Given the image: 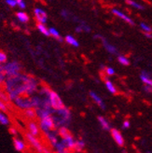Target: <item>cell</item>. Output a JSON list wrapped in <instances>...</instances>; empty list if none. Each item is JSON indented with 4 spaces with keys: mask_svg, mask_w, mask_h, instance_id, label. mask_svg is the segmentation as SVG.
<instances>
[{
    "mask_svg": "<svg viewBox=\"0 0 152 153\" xmlns=\"http://www.w3.org/2000/svg\"><path fill=\"white\" fill-rule=\"evenodd\" d=\"M90 96L94 101V103L99 106V108H101L102 109H105V105L103 101V99L96 93H94V91H90Z\"/></svg>",
    "mask_w": 152,
    "mask_h": 153,
    "instance_id": "cell-8",
    "label": "cell"
},
{
    "mask_svg": "<svg viewBox=\"0 0 152 153\" xmlns=\"http://www.w3.org/2000/svg\"><path fill=\"white\" fill-rule=\"evenodd\" d=\"M139 27L141 28L142 31H144V33H152V28L148 25L145 24V22H140Z\"/></svg>",
    "mask_w": 152,
    "mask_h": 153,
    "instance_id": "cell-24",
    "label": "cell"
},
{
    "mask_svg": "<svg viewBox=\"0 0 152 153\" xmlns=\"http://www.w3.org/2000/svg\"><path fill=\"white\" fill-rule=\"evenodd\" d=\"M47 136H48L49 141L50 142V144L52 145V146H53V147H56V146H57V144H58V139H57L56 135H55V134H53L47 133Z\"/></svg>",
    "mask_w": 152,
    "mask_h": 153,
    "instance_id": "cell-21",
    "label": "cell"
},
{
    "mask_svg": "<svg viewBox=\"0 0 152 153\" xmlns=\"http://www.w3.org/2000/svg\"><path fill=\"white\" fill-rule=\"evenodd\" d=\"M105 84L106 89H108V91H109L110 94H116L118 93L117 88H116L115 85H114V83H113L112 81H110V80H108V79H106L105 82Z\"/></svg>",
    "mask_w": 152,
    "mask_h": 153,
    "instance_id": "cell-15",
    "label": "cell"
},
{
    "mask_svg": "<svg viewBox=\"0 0 152 153\" xmlns=\"http://www.w3.org/2000/svg\"><path fill=\"white\" fill-rule=\"evenodd\" d=\"M131 126V123H130V121L129 120H124L123 121V123H122V128L123 129H128V128H130Z\"/></svg>",
    "mask_w": 152,
    "mask_h": 153,
    "instance_id": "cell-31",
    "label": "cell"
},
{
    "mask_svg": "<svg viewBox=\"0 0 152 153\" xmlns=\"http://www.w3.org/2000/svg\"><path fill=\"white\" fill-rule=\"evenodd\" d=\"M140 79L142 80V82L145 84V85H148L152 88V79H150L148 73L142 72L140 75Z\"/></svg>",
    "mask_w": 152,
    "mask_h": 153,
    "instance_id": "cell-11",
    "label": "cell"
},
{
    "mask_svg": "<svg viewBox=\"0 0 152 153\" xmlns=\"http://www.w3.org/2000/svg\"><path fill=\"white\" fill-rule=\"evenodd\" d=\"M110 132H111V135L113 137L114 141L116 142V144L118 145V146L123 147L124 146V138H123L122 134H121V133L119 131L118 129H115V128L111 129Z\"/></svg>",
    "mask_w": 152,
    "mask_h": 153,
    "instance_id": "cell-7",
    "label": "cell"
},
{
    "mask_svg": "<svg viewBox=\"0 0 152 153\" xmlns=\"http://www.w3.org/2000/svg\"><path fill=\"white\" fill-rule=\"evenodd\" d=\"M7 110V105L4 104L3 100H1V99H0V111L6 112Z\"/></svg>",
    "mask_w": 152,
    "mask_h": 153,
    "instance_id": "cell-28",
    "label": "cell"
},
{
    "mask_svg": "<svg viewBox=\"0 0 152 153\" xmlns=\"http://www.w3.org/2000/svg\"><path fill=\"white\" fill-rule=\"evenodd\" d=\"M144 35L148 38H152V33H144Z\"/></svg>",
    "mask_w": 152,
    "mask_h": 153,
    "instance_id": "cell-34",
    "label": "cell"
},
{
    "mask_svg": "<svg viewBox=\"0 0 152 153\" xmlns=\"http://www.w3.org/2000/svg\"><path fill=\"white\" fill-rule=\"evenodd\" d=\"M25 137H26L27 141L30 143V145H31L34 149H36L39 153L43 152L44 147H43L42 143L40 142V140L37 138V136H35L32 134L27 133V134H25Z\"/></svg>",
    "mask_w": 152,
    "mask_h": 153,
    "instance_id": "cell-3",
    "label": "cell"
},
{
    "mask_svg": "<svg viewBox=\"0 0 152 153\" xmlns=\"http://www.w3.org/2000/svg\"><path fill=\"white\" fill-rule=\"evenodd\" d=\"M55 128V120L53 119L50 114L47 116L42 117L40 120V129L45 133H49L52 131Z\"/></svg>",
    "mask_w": 152,
    "mask_h": 153,
    "instance_id": "cell-2",
    "label": "cell"
},
{
    "mask_svg": "<svg viewBox=\"0 0 152 153\" xmlns=\"http://www.w3.org/2000/svg\"><path fill=\"white\" fill-rule=\"evenodd\" d=\"M10 134H13V135H16V134H17L16 129H14V128H10Z\"/></svg>",
    "mask_w": 152,
    "mask_h": 153,
    "instance_id": "cell-33",
    "label": "cell"
},
{
    "mask_svg": "<svg viewBox=\"0 0 152 153\" xmlns=\"http://www.w3.org/2000/svg\"><path fill=\"white\" fill-rule=\"evenodd\" d=\"M16 17L18 18V20L22 22V24H26V22H29V16L24 11H19L16 13Z\"/></svg>",
    "mask_w": 152,
    "mask_h": 153,
    "instance_id": "cell-17",
    "label": "cell"
},
{
    "mask_svg": "<svg viewBox=\"0 0 152 153\" xmlns=\"http://www.w3.org/2000/svg\"><path fill=\"white\" fill-rule=\"evenodd\" d=\"M137 153H140V152H137Z\"/></svg>",
    "mask_w": 152,
    "mask_h": 153,
    "instance_id": "cell-36",
    "label": "cell"
},
{
    "mask_svg": "<svg viewBox=\"0 0 152 153\" xmlns=\"http://www.w3.org/2000/svg\"><path fill=\"white\" fill-rule=\"evenodd\" d=\"M75 153H85L83 150H80V151H75Z\"/></svg>",
    "mask_w": 152,
    "mask_h": 153,
    "instance_id": "cell-35",
    "label": "cell"
},
{
    "mask_svg": "<svg viewBox=\"0 0 152 153\" xmlns=\"http://www.w3.org/2000/svg\"><path fill=\"white\" fill-rule=\"evenodd\" d=\"M49 31H50V36L54 37L55 39H57V40H59V41H61V42L63 41V38L61 37L60 33H59V31H58L57 29L53 28V27H50V28H49Z\"/></svg>",
    "mask_w": 152,
    "mask_h": 153,
    "instance_id": "cell-18",
    "label": "cell"
},
{
    "mask_svg": "<svg viewBox=\"0 0 152 153\" xmlns=\"http://www.w3.org/2000/svg\"><path fill=\"white\" fill-rule=\"evenodd\" d=\"M98 119V121H99V123H100V125H101V127L104 129V130H105V131H110V124H109V122H108V120H106L105 117H103V116H99L97 118Z\"/></svg>",
    "mask_w": 152,
    "mask_h": 153,
    "instance_id": "cell-12",
    "label": "cell"
},
{
    "mask_svg": "<svg viewBox=\"0 0 152 153\" xmlns=\"http://www.w3.org/2000/svg\"><path fill=\"white\" fill-rule=\"evenodd\" d=\"M111 12H112L114 15H115L116 17H118L119 19H120V20L124 21L125 22H127L128 25H134V22H133V20L130 16H128V15H126L124 12L120 11V10H118V9H112Z\"/></svg>",
    "mask_w": 152,
    "mask_h": 153,
    "instance_id": "cell-5",
    "label": "cell"
},
{
    "mask_svg": "<svg viewBox=\"0 0 152 153\" xmlns=\"http://www.w3.org/2000/svg\"><path fill=\"white\" fill-rule=\"evenodd\" d=\"M126 3L129 5V6H131L133 7H134V9H137V10H144L145 7H144L143 5L139 4L138 2H136V1H133V0H126Z\"/></svg>",
    "mask_w": 152,
    "mask_h": 153,
    "instance_id": "cell-20",
    "label": "cell"
},
{
    "mask_svg": "<svg viewBox=\"0 0 152 153\" xmlns=\"http://www.w3.org/2000/svg\"><path fill=\"white\" fill-rule=\"evenodd\" d=\"M16 2H17V5L20 7V9H25L26 5L24 0H16Z\"/></svg>",
    "mask_w": 152,
    "mask_h": 153,
    "instance_id": "cell-29",
    "label": "cell"
},
{
    "mask_svg": "<svg viewBox=\"0 0 152 153\" xmlns=\"http://www.w3.org/2000/svg\"><path fill=\"white\" fill-rule=\"evenodd\" d=\"M6 2H7V5H9L10 7H15L16 6H18L16 0H6Z\"/></svg>",
    "mask_w": 152,
    "mask_h": 153,
    "instance_id": "cell-27",
    "label": "cell"
},
{
    "mask_svg": "<svg viewBox=\"0 0 152 153\" xmlns=\"http://www.w3.org/2000/svg\"><path fill=\"white\" fill-rule=\"evenodd\" d=\"M94 37H99V38H101V41H102V44L104 46V48H105V50L108 51V53H110V54H118L119 51H118L117 48L114 45H112L111 43H109L103 36H101V35H95Z\"/></svg>",
    "mask_w": 152,
    "mask_h": 153,
    "instance_id": "cell-4",
    "label": "cell"
},
{
    "mask_svg": "<svg viewBox=\"0 0 152 153\" xmlns=\"http://www.w3.org/2000/svg\"><path fill=\"white\" fill-rule=\"evenodd\" d=\"M118 62L121 65H123V66H128V65H130L131 62H130V60H129L126 56L124 55H119L118 56Z\"/></svg>",
    "mask_w": 152,
    "mask_h": 153,
    "instance_id": "cell-19",
    "label": "cell"
},
{
    "mask_svg": "<svg viewBox=\"0 0 152 153\" xmlns=\"http://www.w3.org/2000/svg\"><path fill=\"white\" fill-rule=\"evenodd\" d=\"M85 147V143L83 142L82 140H76V144H75V149L74 150L75 151H80V150H83Z\"/></svg>",
    "mask_w": 152,
    "mask_h": 153,
    "instance_id": "cell-23",
    "label": "cell"
},
{
    "mask_svg": "<svg viewBox=\"0 0 152 153\" xmlns=\"http://www.w3.org/2000/svg\"><path fill=\"white\" fill-rule=\"evenodd\" d=\"M0 123L2 125H7L10 124V120L7 115L3 113V111H0Z\"/></svg>",
    "mask_w": 152,
    "mask_h": 153,
    "instance_id": "cell-22",
    "label": "cell"
},
{
    "mask_svg": "<svg viewBox=\"0 0 152 153\" xmlns=\"http://www.w3.org/2000/svg\"><path fill=\"white\" fill-rule=\"evenodd\" d=\"M13 144H14V147H15V149L17 151H20V152H22L24 151L25 149H26V145L25 143L19 139V138H14L13 139Z\"/></svg>",
    "mask_w": 152,
    "mask_h": 153,
    "instance_id": "cell-10",
    "label": "cell"
},
{
    "mask_svg": "<svg viewBox=\"0 0 152 153\" xmlns=\"http://www.w3.org/2000/svg\"><path fill=\"white\" fill-rule=\"evenodd\" d=\"M35 17L36 20L37 21V22H40V24H46L48 21V15L46 13V11H44L42 9H39V7H36L35 10Z\"/></svg>",
    "mask_w": 152,
    "mask_h": 153,
    "instance_id": "cell-6",
    "label": "cell"
},
{
    "mask_svg": "<svg viewBox=\"0 0 152 153\" xmlns=\"http://www.w3.org/2000/svg\"><path fill=\"white\" fill-rule=\"evenodd\" d=\"M36 28H37V30H39V31L41 34H43L44 36H50L49 29L46 27L45 24H40V22H37Z\"/></svg>",
    "mask_w": 152,
    "mask_h": 153,
    "instance_id": "cell-16",
    "label": "cell"
},
{
    "mask_svg": "<svg viewBox=\"0 0 152 153\" xmlns=\"http://www.w3.org/2000/svg\"><path fill=\"white\" fill-rule=\"evenodd\" d=\"M105 74H106V76H113L114 74L116 73V71H115V69L114 68H112V67H105Z\"/></svg>",
    "mask_w": 152,
    "mask_h": 153,
    "instance_id": "cell-26",
    "label": "cell"
},
{
    "mask_svg": "<svg viewBox=\"0 0 152 153\" xmlns=\"http://www.w3.org/2000/svg\"><path fill=\"white\" fill-rule=\"evenodd\" d=\"M65 41L67 44H69L70 46H73V47H76V48L79 47V42L77 39H76V38L73 36H70V35L66 36L65 37Z\"/></svg>",
    "mask_w": 152,
    "mask_h": 153,
    "instance_id": "cell-13",
    "label": "cell"
},
{
    "mask_svg": "<svg viewBox=\"0 0 152 153\" xmlns=\"http://www.w3.org/2000/svg\"><path fill=\"white\" fill-rule=\"evenodd\" d=\"M24 114H25V116L27 118L32 119V120L36 117V112L33 108H28V109H26L25 112H24Z\"/></svg>",
    "mask_w": 152,
    "mask_h": 153,
    "instance_id": "cell-25",
    "label": "cell"
},
{
    "mask_svg": "<svg viewBox=\"0 0 152 153\" xmlns=\"http://www.w3.org/2000/svg\"><path fill=\"white\" fill-rule=\"evenodd\" d=\"M28 131L30 134H32L35 136H39L40 134V129L39 126L37 125L35 121H30L28 123Z\"/></svg>",
    "mask_w": 152,
    "mask_h": 153,
    "instance_id": "cell-9",
    "label": "cell"
},
{
    "mask_svg": "<svg viewBox=\"0 0 152 153\" xmlns=\"http://www.w3.org/2000/svg\"><path fill=\"white\" fill-rule=\"evenodd\" d=\"M56 153H58V152H56Z\"/></svg>",
    "mask_w": 152,
    "mask_h": 153,
    "instance_id": "cell-37",
    "label": "cell"
},
{
    "mask_svg": "<svg viewBox=\"0 0 152 153\" xmlns=\"http://www.w3.org/2000/svg\"><path fill=\"white\" fill-rule=\"evenodd\" d=\"M0 99H1V100H3V101H5V102H7V100H9V98L7 97V95L4 93H2L1 91H0Z\"/></svg>",
    "mask_w": 152,
    "mask_h": 153,
    "instance_id": "cell-32",
    "label": "cell"
},
{
    "mask_svg": "<svg viewBox=\"0 0 152 153\" xmlns=\"http://www.w3.org/2000/svg\"><path fill=\"white\" fill-rule=\"evenodd\" d=\"M58 133H59V135L62 137L63 139H66V138H69V137H72V134L69 131H68V129L65 127H63V126L59 128Z\"/></svg>",
    "mask_w": 152,
    "mask_h": 153,
    "instance_id": "cell-14",
    "label": "cell"
},
{
    "mask_svg": "<svg viewBox=\"0 0 152 153\" xmlns=\"http://www.w3.org/2000/svg\"><path fill=\"white\" fill-rule=\"evenodd\" d=\"M48 95H49V102L50 104V108L52 109L58 111L65 108L62 99H61V97L59 96L57 93H55V91H50Z\"/></svg>",
    "mask_w": 152,
    "mask_h": 153,
    "instance_id": "cell-1",
    "label": "cell"
},
{
    "mask_svg": "<svg viewBox=\"0 0 152 153\" xmlns=\"http://www.w3.org/2000/svg\"><path fill=\"white\" fill-rule=\"evenodd\" d=\"M7 61V55L3 51H0V63H5Z\"/></svg>",
    "mask_w": 152,
    "mask_h": 153,
    "instance_id": "cell-30",
    "label": "cell"
}]
</instances>
